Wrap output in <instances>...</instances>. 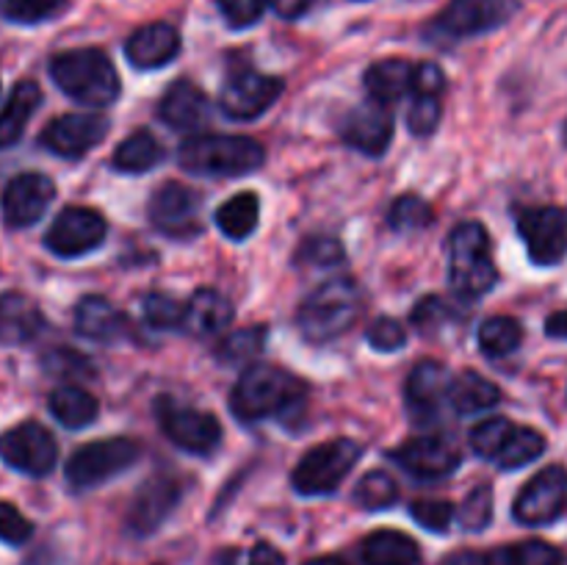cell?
Here are the masks:
<instances>
[{
    "label": "cell",
    "mask_w": 567,
    "mask_h": 565,
    "mask_svg": "<svg viewBox=\"0 0 567 565\" xmlns=\"http://www.w3.org/2000/svg\"><path fill=\"white\" fill-rule=\"evenodd\" d=\"M305 382L277 366L260 363L244 371L233 388L230 408L238 419L258 421L269 415H288L302 408Z\"/></svg>",
    "instance_id": "obj_1"
},
{
    "label": "cell",
    "mask_w": 567,
    "mask_h": 565,
    "mask_svg": "<svg viewBox=\"0 0 567 565\" xmlns=\"http://www.w3.org/2000/svg\"><path fill=\"white\" fill-rule=\"evenodd\" d=\"M50 78L66 97L92 109H103L120 97V75L109 55L97 48H75L53 55Z\"/></svg>",
    "instance_id": "obj_2"
},
{
    "label": "cell",
    "mask_w": 567,
    "mask_h": 565,
    "mask_svg": "<svg viewBox=\"0 0 567 565\" xmlns=\"http://www.w3.org/2000/svg\"><path fill=\"white\" fill-rule=\"evenodd\" d=\"M360 310H363V294H360L358 282L349 277H336V280L321 282L305 299L297 321L308 341L324 343L343 336L358 321Z\"/></svg>",
    "instance_id": "obj_3"
},
{
    "label": "cell",
    "mask_w": 567,
    "mask_h": 565,
    "mask_svg": "<svg viewBox=\"0 0 567 565\" xmlns=\"http://www.w3.org/2000/svg\"><path fill=\"white\" fill-rule=\"evenodd\" d=\"M183 170L194 175H249L264 166L266 150L249 136H192L177 150Z\"/></svg>",
    "instance_id": "obj_4"
},
{
    "label": "cell",
    "mask_w": 567,
    "mask_h": 565,
    "mask_svg": "<svg viewBox=\"0 0 567 565\" xmlns=\"http://www.w3.org/2000/svg\"><path fill=\"white\" fill-rule=\"evenodd\" d=\"M449 277L463 299H480L496 286L491 236L480 222H463L449 238Z\"/></svg>",
    "instance_id": "obj_5"
},
{
    "label": "cell",
    "mask_w": 567,
    "mask_h": 565,
    "mask_svg": "<svg viewBox=\"0 0 567 565\" xmlns=\"http://www.w3.org/2000/svg\"><path fill=\"white\" fill-rule=\"evenodd\" d=\"M360 452L363 449L352 438H336V441L319 443L310 452H305L297 469H293V491L302 493V496H324V493H332L347 480L349 471L354 469V463L360 460Z\"/></svg>",
    "instance_id": "obj_6"
},
{
    "label": "cell",
    "mask_w": 567,
    "mask_h": 565,
    "mask_svg": "<svg viewBox=\"0 0 567 565\" xmlns=\"http://www.w3.org/2000/svg\"><path fill=\"white\" fill-rule=\"evenodd\" d=\"M138 458H142V443L136 438L116 435L105 438V441H92L75 449L72 458L66 460V482L78 491L103 485L105 480L131 469Z\"/></svg>",
    "instance_id": "obj_7"
},
{
    "label": "cell",
    "mask_w": 567,
    "mask_h": 565,
    "mask_svg": "<svg viewBox=\"0 0 567 565\" xmlns=\"http://www.w3.org/2000/svg\"><path fill=\"white\" fill-rule=\"evenodd\" d=\"M155 415H158V424L166 432V438L183 452L210 454L219 449L221 427L208 410L192 408V404H183L172 397H161L155 402Z\"/></svg>",
    "instance_id": "obj_8"
},
{
    "label": "cell",
    "mask_w": 567,
    "mask_h": 565,
    "mask_svg": "<svg viewBox=\"0 0 567 565\" xmlns=\"http://www.w3.org/2000/svg\"><path fill=\"white\" fill-rule=\"evenodd\" d=\"M520 9V0H452L432 20L430 33L441 39H468L502 28Z\"/></svg>",
    "instance_id": "obj_9"
},
{
    "label": "cell",
    "mask_w": 567,
    "mask_h": 565,
    "mask_svg": "<svg viewBox=\"0 0 567 565\" xmlns=\"http://www.w3.org/2000/svg\"><path fill=\"white\" fill-rule=\"evenodd\" d=\"M0 460L28 476H44L55 469L59 446L37 421H22L0 435Z\"/></svg>",
    "instance_id": "obj_10"
},
{
    "label": "cell",
    "mask_w": 567,
    "mask_h": 565,
    "mask_svg": "<svg viewBox=\"0 0 567 565\" xmlns=\"http://www.w3.org/2000/svg\"><path fill=\"white\" fill-rule=\"evenodd\" d=\"M567 507V469L565 465H548L537 471L513 504L515 521L526 526H546L557 521Z\"/></svg>",
    "instance_id": "obj_11"
},
{
    "label": "cell",
    "mask_w": 567,
    "mask_h": 565,
    "mask_svg": "<svg viewBox=\"0 0 567 565\" xmlns=\"http://www.w3.org/2000/svg\"><path fill=\"white\" fill-rule=\"evenodd\" d=\"M109 225L100 216V210L70 205L53 219L50 230L44 233V247L59 258H78L103 244Z\"/></svg>",
    "instance_id": "obj_12"
},
{
    "label": "cell",
    "mask_w": 567,
    "mask_h": 565,
    "mask_svg": "<svg viewBox=\"0 0 567 565\" xmlns=\"http://www.w3.org/2000/svg\"><path fill=\"white\" fill-rule=\"evenodd\" d=\"M518 233L537 266H554L567 255V214L557 205L520 210Z\"/></svg>",
    "instance_id": "obj_13"
},
{
    "label": "cell",
    "mask_w": 567,
    "mask_h": 565,
    "mask_svg": "<svg viewBox=\"0 0 567 565\" xmlns=\"http://www.w3.org/2000/svg\"><path fill=\"white\" fill-rule=\"evenodd\" d=\"M282 94V81L258 70L233 72L219 94V105L230 120H255Z\"/></svg>",
    "instance_id": "obj_14"
},
{
    "label": "cell",
    "mask_w": 567,
    "mask_h": 565,
    "mask_svg": "<svg viewBox=\"0 0 567 565\" xmlns=\"http://www.w3.org/2000/svg\"><path fill=\"white\" fill-rule=\"evenodd\" d=\"M183 487L175 476H153L144 482L133 496L131 510H127V532L136 537H147L164 526V521L175 513L181 504Z\"/></svg>",
    "instance_id": "obj_15"
},
{
    "label": "cell",
    "mask_w": 567,
    "mask_h": 565,
    "mask_svg": "<svg viewBox=\"0 0 567 565\" xmlns=\"http://www.w3.org/2000/svg\"><path fill=\"white\" fill-rule=\"evenodd\" d=\"M199 194L183 183H164L150 199V222L155 230L172 238H188L199 233Z\"/></svg>",
    "instance_id": "obj_16"
},
{
    "label": "cell",
    "mask_w": 567,
    "mask_h": 565,
    "mask_svg": "<svg viewBox=\"0 0 567 565\" xmlns=\"http://www.w3.org/2000/svg\"><path fill=\"white\" fill-rule=\"evenodd\" d=\"M105 133H109V120L100 114H64L48 122L39 142L61 158H81L103 142Z\"/></svg>",
    "instance_id": "obj_17"
},
{
    "label": "cell",
    "mask_w": 567,
    "mask_h": 565,
    "mask_svg": "<svg viewBox=\"0 0 567 565\" xmlns=\"http://www.w3.org/2000/svg\"><path fill=\"white\" fill-rule=\"evenodd\" d=\"M55 186L48 175L39 172H22L6 186L0 208L9 227H31L44 216L48 205L53 203Z\"/></svg>",
    "instance_id": "obj_18"
},
{
    "label": "cell",
    "mask_w": 567,
    "mask_h": 565,
    "mask_svg": "<svg viewBox=\"0 0 567 565\" xmlns=\"http://www.w3.org/2000/svg\"><path fill=\"white\" fill-rule=\"evenodd\" d=\"M338 131L349 147L365 155H382L393 138V114L388 105L371 100V103L354 105L352 111H347Z\"/></svg>",
    "instance_id": "obj_19"
},
{
    "label": "cell",
    "mask_w": 567,
    "mask_h": 565,
    "mask_svg": "<svg viewBox=\"0 0 567 565\" xmlns=\"http://www.w3.org/2000/svg\"><path fill=\"white\" fill-rule=\"evenodd\" d=\"M393 460L413 476L437 480V476H449L452 471H457L463 454L449 438H410L393 452Z\"/></svg>",
    "instance_id": "obj_20"
},
{
    "label": "cell",
    "mask_w": 567,
    "mask_h": 565,
    "mask_svg": "<svg viewBox=\"0 0 567 565\" xmlns=\"http://www.w3.org/2000/svg\"><path fill=\"white\" fill-rule=\"evenodd\" d=\"M449 382L452 380H449L446 366L437 363V360H421V363L413 366L408 377V388H404L413 419L432 421L441 413L443 399L449 397Z\"/></svg>",
    "instance_id": "obj_21"
},
{
    "label": "cell",
    "mask_w": 567,
    "mask_h": 565,
    "mask_svg": "<svg viewBox=\"0 0 567 565\" xmlns=\"http://www.w3.org/2000/svg\"><path fill=\"white\" fill-rule=\"evenodd\" d=\"M181 53V33L169 22H150L131 33L125 55L136 70H158Z\"/></svg>",
    "instance_id": "obj_22"
},
{
    "label": "cell",
    "mask_w": 567,
    "mask_h": 565,
    "mask_svg": "<svg viewBox=\"0 0 567 565\" xmlns=\"http://www.w3.org/2000/svg\"><path fill=\"white\" fill-rule=\"evenodd\" d=\"M158 116L175 131H197V127L208 125L210 100L194 83L177 81L161 100Z\"/></svg>",
    "instance_id": "obj_23"
},
{
    "label": "cell",
    "mask_w": 567,
    "mask_h": 565,
    "mask_svg": "<svg viewBox=\"0 0 567 565\" xmlns=\"http://www.w3.org/2000/svg\"><path fill=\"white\" fill-rule=\"evenodd\" d=\"M42 310L25 294H0V343H28L42 332Z\"/></svg>",
    "instance_id": "obj_24"
},
{
    "label": "cell",
    "mask_w": 567,
    "mask_h": 565,
    "mask_svg": "<svg viewBox=\"0 0 567 565\" xmlns=\"http://www.w3.org/2000/svg\"><path fill=\"white\" fill-rule=\"evenodd\" d=\"M233 319V305L225 294H219L216 288H199L188 305H183V330L194 332V336H216V332L225 330Z\"/></svg>",
    "instance_id": "obj_25"
},
{
    "label": "cell",
    "mask_w": 567,
    "mask_h": 565,
    "mask_svg": "<svg viewBox=\"0 0 567 565\" xmlns=\"http://www.w3.org/2000/svg\"><path fill=\"white\" fill-rule=\"evenodd\" d=\"M363 565H419L421 548L410 535L396 530L371 532L360 546Z\"/></svg>",
    "instance_id": "obj_26"
},
{
    "label": "cell",
    "mask_w": 567,
    "mask_h": 565,
    "mask_svg": "<svg viewBox=\"0 0 567 565\" xmlns=\"http://www.w3.org/2000/svg\"><path fill=\"white\" fill-rule=\"evenodd\" d=\"M75 330L89 341H114L125 332V319L105 297H83L75 305Z\"/></svg>",
    "instance_id": "obj_27"
},
{
    "label": "cell",
    "mask_w": 567,
    "mask_h": 565,
    "mask_svg": "<svg viewBox=\"0 0 567 565\" xmlns=\"http://www.w3.org/2000/svg\"><path fill=\"white\" fill-rule=\"evenodd\" d=\"M413 70L415 66L404 59L377 61L365 70V92L382 105L396 103L399 97H404L413 89Z\"/></svg>",
    "instance_id": "obj_28"
},
{
    "label": "cell",
    "mask_w": 567,
    "mask_h": 565,
    "mask_svg": "<svg viewBox=\"0 0 567 565\" xmlns=\"http://www.w3.org/2000/svg\"><path fill=\"white\" fill-rule=\"evenodd\" d=\"M39 103H42V89L33 81H20L11 89L9 100H6L3 111H0V150L20 142L28 120H31Z\"/></svg>",
    "instance_id": "obj_29"
},
{
    "label": "cell",
    "mask_w": 567,
    "mask_h": 565,
    "mask_svg": "<svg viewBox=\"0 0 567 565\" xmlns=\"http://www.w3.org/2000/svg\"><path fill=\"white\" fill-rule=\"evenodd\" d=\"M446 399L460 415H474L482 413V410L496 408L502 402V391L487 377L476 374V371H463V374L449 382Z\"/></svg>",
    "instance_id": "obj_30"
},
{
    "label": "cell",
    "mask_w": 567,
    "mask_h": 565,
    "mask_svg": "<svg viewBox=\"0 0 567 565\" xmlns=\"http://www.w3.org/2000/svg\"><path fill=\"white\" fill-rule=\"evenodd\" d=\"M50 413L55 415V421L70 430H81V427H89L94 419H97V399L89 391L78 386H61L50 393Z\"/></svg>",
    "instance_id": "obj_31"
},
{
    "label": "cell",
    "mask_w": 567,
    "mask_h": 565,
    "mask_svg": "<svg viewBox=\"0 0 567 565\" xmlns=\"http://www.w3.org/2000/svg\"><path fill=\"white\" fill-rule=\"evenodd\" d=\"M161 158H164V147H161L158 138H155L150 131H136L114 150L111 164H114L120 172L142 175V172L153 170L155 164H161Z\"/></svg>",
    "instance_id": "obj_32"
},
{
    "label": "cell",
    "mask_w": 567,
    "mask_h": 565,
    "mask_svg": "<svg viewBox=\"0 0 567 565\" xmlns=\"http://www.w3.org/2000/svg\"><path fill=\"white\" fill-rule=\"evenodd\" d=\"M260 203L252 192H241L236 197L227 199L219 210H216V225L233 242H241L249 233L258 227Z\"/></svg>",
    "instance_id": "obj_33"
},
{
    "label": "cell",
    "mask_w": 567,
    "mask_h": 565,
    "mask_svg": "<svg viewBox=\"0 0 567 565\" xmlns=\"http://www.w3.org/2000/svg\"><path fill=\"white\" fill-rule=\"evenodd\" d=\"M485 565H563V552L546 541H520L487 552Z\"/></svg>",
    "instance_id": "obj_34"
},
{
    "label": "cell",
    "mask_w": 567,
    "mask_h": 565,
    "mask_svg": "<svg viewBox=\"0 0 567 565\" xmlns=\"http://www.w3.org/2000/svg\"><path fill=\"white\" fill-rule=\"evenodd\" d=\"M520 341H524V327L513 316H491L487 321H482L480 347L491 358H504V355L515 352Z\"/></svg>",
    "instance_id": "obj_35"
},
{
    "label": "cell",
    "mask_w": 567,
    "mask_h": 565,
    "mask_svg": "<svg viewBox=\"0 0 567 565\" xmlns=\"http://www.w3.org/2000/svg\"><path fill=\"white\" fill-rule=\"evenodd\" d=\"M546 452V438L540 435L537 430H532V427H515L513 438L507 441V446H504V452L498 454L496 465L504 471H513V469H524V465H529L532 460H537L540 454Z\"/></svg>",
    "instance_id": "obj_36"
},
{
    "label": "cell",
    "mask_w": 567,
    "mask_h": 565,
    "mask_svg": "<svg viewBox=\"0 0 567 565\" xmlns=\"http://www.w3.org/2000/svg\"><path fill=\"white\" fill-rule=\"evenodd\" d=\"M515 427L518 424H513V421L504 419V415L485 419L482 424H476L474 430H471V446H474V452L480 454V458L493 460V463H496L498 454L504 452L507 441L513 438Z\"/></svg>",
    "instance_id": "obj_37"
},
{
    "label": "cell",
    "mask_w": 567,
    "mask_h": 565,
    "mask_svg": "<svg viewBox=\"0 0 567 565\" xmlns=\"http://www.w3.org/2000/svg\"><path fill=\"white\" fill-rule=\"evenodd\" d=\"M399 485L385 471H371L354 487V502L363 510H385L396 502Z\"/></svg>",
    "instance_id": "obj_38"
},
{
    "label": "cell",
    "mask_w": 567,
    "mask_h": 565,
    "mask_svg": "<svg viewBox=\"0 0 567 565\" xmlns=\"http://www.w3.org/2000/svg\"><path fill=\"white\" fill-rule=\"evenodd\" d=\"M266 330L264 327H244V330L230 332L219 347L221 363H247L264 349Z\"/></svg>",
    "instance_id": "obj_39"
},
{
    "label": "cell",
    "mask_w": 567,
    "mask_h": 565,
    "mask_svg": "<svg viewBox=\"0 0 567 565\" xmlns=\"http://www.w3.org/2000/svg\"><path fill=\"white\" fill-rule=\"evenodd\" d=\"M388 222H391L393 230L399 233L421 230V227H426L432 222V208L426 199L415 197V194H404V197H399L396 203L391 205Z\"/></svg>",
    "instance_id": "obj_40"
},
{
    "label": "cell",
    "mask_w": 567,
    "mask_h": 565,
    "mask_svg": "<svg viewBox=\"0 0 567 565\" xmlns=\"http://www.w3.org/2000/svg\"><path fill=\"white\" fill-rule=\"evenodd\" d=\"M493 518V487L480 485L465 496V502L460 504V524L471 532H480L491 524Z\"/></svg>",
    "instance_id": "obj_41"
},
{
    "label": "cell",
    "mask_w": 567,
    "mask_h": 565,
    "mask_svg": "<svg viewBox=\"0 0 567 565\" xmlns=\"http://www.w3.org/2000/svg\"><path fill=\"white\" fill-rule=\"evenodd\" d=\"M142 310H144V319H147L153 327H158V330L181 327L183 321V305L164 291L147 294L142 302Z\"/></svg>",
    "instance_id": "obj_42"
},
{
    "label": "cell",
    "mask_w": 567,
    "mask_h": 565,
    "mask_svg": "<svg viewBox=\"0 0 567 565\" xmlns=\"http://www.w3.org/2000/svg\"><path fill=\"white\" fill-rule=\"evenodd\" d=\"M297 260L308 269H324V266H338L343 260V249L336 238L313 236L299 247Z\"/></svg>",
    "instance_id": "obj_43"
},
{
    "label": "cell",
    "mask_w": 567,
    "mask_h": 565,
    "mask_svg": "<svg viewBox=\"0 0 567 565\" xmlns=\"http://www.w3.org/2000/svg\"><path fill=\"white\" fill-rule=\"evenodd\" d=\"M410 515L424 530L446 532L454 521V507L443 499H419V502L410 504Z\"/></svg>",
    "instance_id": "obj_44"
},
{
    "label": "cell",
    "mask_w": 567,
    "mask_h": 565,
    "mask_svg": "<svg viewBox=\"0 0 567 565\" xmlns=\"http://www.w3.org/2000/svg\"><path fill=\"white\" fill-rule=\"evenodd\" d=\"M59 6L61 0H0V11H3L6 20L22 22V25L48 20Z\"/></svg>",
    "instance_id": "obj_45"
},
{
    "label": "cell",
    "mask_w": 567,
    "mask_h": 565,
    "mask_svg": "<svg viewBox=\"0 0 567 565\" xmlns=\"http://www.w3.org/2000/svg\"><path fill=\"white\" fill-rule=\"evenodd\" d=\"M441 97H426V94H415V103L410 105L408 125L415 136H430L441 122Z\"/></svg>",
    "instance_id": "obj_46"
},
{
    "label": "cell",
    "mask_w": 567,
    "mask_h": 565,
    "mask_svg": "<svg viewBox=\"0 0 567 565\" xmlns=\"http://www.w3.org/2000/svg\"><path fill=\"white\" fill-rule=\"evenodd\" d=\"M221 17L230 28H249L264 17L269 0H216Z\"/></svg>",
    "instance_id": "obj_47"
},
{
    "label": "cell",
    "mask_w": 567,
    "mask_h": 565,
    "mask_svg": "<svg viewBox=\"0 0 567 565\" xmlns=\"http://www.w3.org/2000/svg\"><path fill=\"white\" fill-rule=\"evenodd\" d=\"M365 338H369L371 347L380 349V352H393V349L404 347L408 332H404V327L399 325L396 319H391V316H380V319L371 321Z\"/></svg>",
    "instance_id": "obj_48"
},
{
    "label": "cell",
    "mask_w": 567,
    "mask_h": 565,
    "mask_svg": "<svg viewBox=\"0 0 567 565\" xmlns=\"http://www.w3.org/2000/svg\"><path fill=\"white\" fill-rule=\"evenodd\" d=\"M33 535V524L9 502H0V541L9 546H22Z\"/></svg>",
    "instance_id": "obj_49"
},
{
    "label": "cell",
    "mask_w": 567,
    "mask_h": 565,
    "mask_svg": "<svg viewBox=\"0 0 567 565\" xmlns=\"http://www.w3.org/2000/svg\"><path fill=\"white\" fill-rule=\"evenodd\" d=\"M44 369L50 374H64V377H81V374H92V363L81 355L70 352V349H55L44 358Z\"/></svg>",
    "instance_id": "obj_50"
},
{
    "label": "cell",
    "mask_w": 567,
    "mask_h": 565,
    "mask_svg": "<svg viewBox=\"0 0 567 565\" xmlns=\"http://www.w3.org/2000/svg\"><path fill=\"white\" fill-rule=\"evenodd\" d=\"M413 89H415V94H426V97H441V92L446 89V75H443L441 66L432 64V61L415 64Z\"/></svg>",
    "instance_id": "obj_51"
},
{
    "label": "cell",
    "mask_w": 567,
    "mask_h": 565,
    "mask_svg": "<svg viewBox=\"0 0 567 565\" xmlns=\"http://www.w3.org/2000/svg\"><path fill=\"white\" fill-rule=\"evenodd\" d=\"M449 319V305L437 297H424L413 310V325L421 332H432L435 327H441V321Z\"/></svg>",
    "instance_id": "obj_52"
},
{
    "label": "cell",
    "mask_w": 567,
    "mask_h": 565,
    "mask_svg": "<svg viewBox=\"0 0 567 565\" xmlns=\"http://www.w3.org/2000/svg\"><path fill=\"white\" fill-rule=\"evenodd\" d=\"M249 565H286V557L271 543H258L249 552Z\"/></svg>",
    "instance_id": "obj_53"
},
{
    "label": "cell",
    "mask_w": 567,
    "mask_h": 565,
    "mask_svg": "<svg viewBox=\"0 0 567 565\" xmlns=\"http://www.w3.org/2000/svg\"><path fill=\"white\" fill-rule=\"evenodd\" d=\"M271 6L282 20H297L310 9V0H271Z\"/></svg>",
    "instance_id": "obj_54"
},
{
    "label": "cell",
    "mask_w": 567,
    "mask_h": 565,
    "mask_svg": "<svg viewBox=\"0 0 567 565\" xmlns=\"http://www.w3.org/2000/svg\"><path fill=\"white\" fill-rule=\"evenodd\" d=\"M441 565H485V554L465 548V552H454L449 557H443Z\"/></svg>",
    "instance_id": "obj_55"
},
{
    "label": "cell",
    "mask_w": 567,
    "mask_h": 565,
    "mask_svg": "<svg viewBox=\"0 0 567 565\" xmlns=\"http://www.w3.org/2000/svg\"><path fill=\"white\" fill-rule=\"evenodd\" d=\"M546 332L551 338H563L567 341V308L565 310H557V314H551L546 319Z\"/></svg>",
    "instance_id": "obj_56"
},
{
    "label": "cell",
    "mask_w": 567,
    "mask_h": 565,
    "mask_svg": "<svg viewBox=\"0 0 567 565\" xmlns=\"http://www.w3.org/2000/svg\"><path fill=\"white\" fill-rule=\"evenodd\" d=\"M305 565H347V563H343V559H338V557H316V559H310V563H305Z\"/></svg>",
    "instance_id": "obj_57"
},
{
    "label": "cell",
    "mask_w": 567,
    "mask_h": 565,
    "mask_svg": "<svg viewBox=\"0 0 567 565\" xmlns=\"http://www.w3.org/2000/svg\"><path fill=\"white\" fill-rule=\"evenodd\" d=\"M565 144H567V125H565Z\"/></svg>",
    "instance_id": "obj_58"
}]
</instances>
